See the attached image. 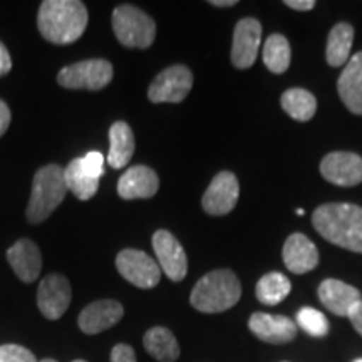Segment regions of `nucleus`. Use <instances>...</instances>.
I'll return each mask as SVG.
<instances>
[{
    "label": "nucleus",
    "mask_w": 362,
    "mask_h": 362,
    "mask_svg": "<svg viewBox=\"0 0 362 362\" xmlns=\"http://www.w3.org/2000/svg\"><path fill=\"white\" fill-rule=\"evenodd\" d=\"M72 362H88V361H83V359H78V361H72Z\"/></svg>",
    "instance_id": "nucleus-39"
},
{
    "label": "nucleus",
    "mask_w": 362,
    "mask_h": 362,
    "mask_svg": "<svg viewBox=\"0 0 362 362\" xmlns=\"http://www.w3.org/2000/svg\"><path fill=\"white\" fill-rule=\"evenodd\" d=\"M81 163H83V168L88 171L90 176L101 180L104 173V156L99 151H90L88 155L81 158Z\"/></svg>",
    "instance_id": "nucleus-30"
},
{
    "label": "nucleus",
    "mask_w": 362,
    "mask_h": 362,
    "mask_svg": "<svg viewBox=\"0 0 362 362\" xmlns=\"http://www.w3.org/2000/svg\"><path fill=\"white\" fill-rule=\"evenodd\" d=\"M319 298L325 309L339 317H349L351 310L362 300L356 287L336 279H327L319 285Z\"/></svg>",
    "instance_id": "nucleus-18"
},
{
    "label": "nucleus",
    "mask_w": 362,
    "mask_h": 362,
    "mask_svg": "<svg viewBox=\"0 0 362 362\" xmlns=\"http://www.w3.org/2000/svg\"><path fill=\"white\" fill-rule=\"evenodd\" d=\"M291 44L282 34H272L264 45V64L274 74H284L291 66Z\"/></svg>",
    "instance_id": "nucleus-27"
},
{
    "label": "nucleus",
    "mask_w": 362,
    "mask_h": 362,
    "mask_svg": "<svg viewBox=\"0 0 362 362\" xmlns=\"http://www.w3.org/2000/svg\"><path fill=\"white\" fill-rule=\"evenodd\" d=\"M284 262L292 274H307L319 265V250L305 235L293 233L284 245Z\"/></svg>",
    "instance_id": "nucleus-19"
},
{
    "label": "nucleus",
    "mask_w": 362,
    "mask_h": 362,
    "mask_svg": "<svg viewBox=\"0 0 362 362\" xmlns=\"http://www.w3.org/2000/svg\"><path fill=\"white\" fill-rule=\"evenodd\" d=\"M143 346L158 362H175L180 357V346L170 329L153 327L143 337Z\"/></svg>",
    "instance_id": "nucleus-22"
},
{
    "label": "nucleus",
    "mask_w": 362,
    "mask_h": 362,
    "mask_svg": "<svg viewBox=\"0 0 362 362\" xmlns=\"http://www.w3.org/2000/svg\"><path fill=\"white\" fill-rule=\"evenodd\" d=\"M292 291V284L285 275L279 272H270L265 274L255 287V296L260 304L264 305H277L287 298Z\"/></svg>",
    "instance_id": "nucleus-26"
},
{
    "label": "nucleus",
    "mask_w": 362,
    "mask_h": 362,
    "mask_svg": "<svg viewBox=\"0 0 362 362\" xmlns=\"http://www.w3.org/2000/svg\"><path fill=\"white\" fill-rule=\"evenodd\" d=\"M111 362H138L136 352L128 344H116L111 351Z\"/></svg>",
    "instance_id": "nucleus-31"
},
{
    "label": "nucleus",
    "mask_w": 362,
    "mask_h": 362,
    "mask_svg": "<svg viewBox=\"0 0 362 362\" xmlns=\"http://www.w3.org/2000/svg\"><path fill=\"white\" fill-rule=\"evenodd\" d=\"M160 189V178L149 166L136 165L126 170L117 181V193L123 200H146Z\"/></svg>",
    "instance_id": "nucleus-16"
},
{
    "label": "nucleus",
    "mask_w": 362,
    "mask_h": 362,
    "mask_svg": "<svg viewBox=\"0 0 362 362\" xmlns=\"http://www.w3.org/2000/svg\"><path fill=\"white\" fill-rule=\"evenodd\" d=\"M193 88V74L187 66L175 64L168 69L161 71L153 81L148 89L149 101L160 103H175L185 101L189 90Z\"/></svg>",
    "instance_id": "nucleus-7"
},
{
    "label": "nucleus",
    "mask_w": 362,
    "mask_h": 362,
    "mask_svg": "<svg viewBox=\"0 0 362 362\" xmlns=\"http://www.w3.org/2000/svg\"><path fill=\"white\" fill-rule=\"evenodd\" d=\"M296 322L302 330L312 337H325L329 334V320L322 312L312 309V307H302L297 312Z\"/></svg>",
    "instance_id": "nucleus-28"
},
{
    "label": "nucleus",
    "mask_w": 362,
    "mask_h": 362,
    "mask_svg": "<svg viewBox=\"0 0 362 362\" xmlns=\"http://www.w3.org/2000/svg\"><path fill=\"white\" fill-rule=\"evenodd\" d=\"M352 40H354V29H352L351 24L341 22V24L332 27L327 39V49H325V57H327L329 66L339 67L349 61Z\"/></svg>",
    "instance_id": "nucleus-23"
},
{
    "label": "nucleus",
    "mask_w": 362,
    "mask_h": 362,
    "mask_svg": "<svg viewBox=\"0 0 362 362\" xmlns=\"http://www.w3.org/2000/svg\"><path fill=\"white\" fill-rule=\"evenodd\" d=\"M64 168L59 165H45L34 175L33 193L27 205V220L30 223H42L66 198Z\"/></svg>",
    "instance_id": "nucleus-4"
},
{
    "label": "nucleus",
    "mask_w": 362,
    "mask_h": 362,
    "mask_svg": "<svg viewBox=\"0 0 362 362\" xmlns=\"http://www.w3.org/2000/svg\"><path fill=\"white\" fill-rule=\"evenodd\" d=\"M11 119H12V115H11V110H8L7 103L0 99V138L6 134V131L8 129V124H11Z\"/></svg>",
    "instance_id": "nucleus-32"
},
{
    "label": "nucleus",
    "mask_w": 362,
    "mask_h": 362,
    "mask_svg": "<svg viewBox=\"0 0 362 362\" xmlns=\"http://www.w3.org/2000/svg\"><path fill=\"white\" fill-rule=\"evenodd\" d=\"M72 298L71 284L64 275L51 274L40 280L37 291V307L45 319L57 320L69 309Z\"/></svg>",
    "instance_id": "nucleus-9"
},
{
    "label": "nucleus",
    "mask_w": 362,
    "mask_h": 362,
    "mask_svg": "<svg viewBox=\"0 0 362 362\" xmlns=\"http://www.w3.org/2000/svg\"><path fill=\"white\" fill-rule=\"evenodd\" d=\"M116 269L123 277L138 288H153L160 284L161 270L148 253L126 248L116 257Z\"/></svg>",
    "instance_id": "nucleus-8"
},
{
    "label": "nucleus",
    "mask_w": 362,
    "mask_h": 362,
    "mask_svg": "<svg viewBox=\"0 0 362 362\" xmlns=\"http://www.w3.org/2000/svg\"><path fill=\"white\" fill-rule=\"evenodd\" d=\"M322 238L346 250L362 253V208L352 203H327L312 215Z\"/></svg>",
    "instance_id": "nucleus-1"
},
{
    "label": "nucleus",
    "mask_w": 362,
    "mask_h": 362,
    "mask_svg": "<svg viewBox=\"0 0 362 362\" xmlns=\"http://www.w3.org/2000/svg\"><path fill=\"white\" fill-rule=\"evenodd\" d=\"M39 362H57L56 359H51V357H47V359H42V361H39Z\"/></svg>",
    "instance_id": "nucleus-37"
},
{
    "label": "nucleus",
    "mask_w": 362,
    "mask_h": 362,
    "mask_svg": "<svg viewBox=\"0 0 362 362\" xmlns=\"http://www.w3.org/2000/svg\"><path fill=\"white\" fill-rule=\"evenodd\" d=\"M112 74L115 71L106 59H89L59 71L57 83L66 89L99 90L111 83Z\"/></svg>",
    "instance_id": "nucleus-6"
},
{
    "label": "nucleus",
    "mask_w": 362,
    "mask_h": 362,
    "mask_svg": "<svg viewBox=\"0 0 362 362\" xmlns=\"http://www.w3.org/2000/svg\"><path fill=\"white\" fill-rule=\"evenodd\" d=\"M242 297V285L232 270H214L198 280L189 302L203 314H220L232 309Z\"/></svg>",
    "instance_id": "nucleus-3"
},
{
    "label": "nucleus",
    "mask_w": 362,
    "mask_h": 362,
    "mask_svg": "<svg viewBox=\"0 0 362 362\" xmlns=\"http://www.w3.org/2000/svg\"><path fill=\"white\" fill-rule=\"evenodd\" d=\"M240 197V185L232 171H220L211 180L202 198V206L208 215L221 216L230 214L237 206Z\"/></svg>",
    "instance_id": "nucleus-11"
},
{
    "label": "nucleus",
    "mask_w": 362,
    "mask_h": 362,
    "mask_svg": "<svg viewBox=\"0 0 362 362\" xmlns=\"http://www.w3.org/2000/svg\"><path fill=\"white\" fill-rule=\"evenodd\" d=\"M320 175L337 187H357L362 183V158L349 151L329 153L320 161Z\"/></svg>",
    "instance_id": "nucleus-12"
},
{
    "label": "nucleus",
    "mask_w": 362,
    "mask_h": 362,
    "mask_svg": "<svg viewBox=\"0 0 362 362\" xmlns=\"http://www.w3.org/2000/svg\"><path fill=\"white\" fill-rule=\"evenodd\" d=\"M0 362H39L35 356L25 347L17 344H4L0 346Z\"/></svg>",
    "instance_id": "nucleus-29"
},
{
    "label": "nucleus",
    "mask_w": 362,
    "mask_h": 362,
    "mask_svg": "<svg viewBox=\"0 0 362 362\" xmlns=\"http://www.w3.org/2000/svg\"><path fill=\"white\" fill-rule=\"evenodd\" d=\"M354 362H362V357H361V359H356Z\"/></svg>",
    "instance_id": "nucleus-40"
},
{
    "label": "nucleus",
    "mask_w": 362,
    "mask_h": 362,
    "mask_svg": "<svg viewBox=\"0 0 362 362\" xmlns=\"http://www.w3.org/2000/svg\"><path fill=\"white\" fill-rule=\"evenodd\" d=\"M88 8L79 0H44L37 27L42 37L57 45L76 42L88 27Z\"/></svg>",
    "instance_id": "nucleus-2"
},
{
    "label": "nucleus",
    "mask_w": 362,
    "mask_h": 362,
    "mask_svg": "<svg viewBox=\"0 0 362 362\" xmlns=\"http://www.w3.org/2000/svg\"><path fill=\"white\" fill-rule=\"evenodd\" d=\"M210 4L214 7H233L237 6V0H210Z\"/></svg>",
    "instance_id": "nucleus-36"
},
{
    "label": "nucleus",
    "mask_w": 362,
    "mask_h": 362,
    "mask_svg": "<svg viewBox=\"0 0 362 362\" xmlns=\"http://www.w3.org/2000/svg\"><path fill=\"white\" fill-rule=\"evenodd\" d=\"M297 215H304V210H302V208H298V210H297Z\"/></svg>",
    "instance_id": "nucleus-38"
},
{
    "label": "nucleus",
    "mask_w": 362,
    "mask_h": 362,
    "mask_svg": "<svg viewBox=\"0 0 362 362\" xmlns=\"http://www.w3.org/2000/svg\"><path fill=\"white\" fill-rule=\"evenodd\" d=\"M285 6L293 8V11H298V12H307V11H312V8L315 7V2L314 0H285Z\"/></svg>",
    "instance_id": "nucleus-34"
},
{
    "label": "nucleus",
    "mask_w": 362,
    "mask_h": 362,
    "mask_svg": "<svg viewBox=\"0 0 362 362\" xmlns=\"http://www.w3.org/2000/svg\"><path fill=\"white\" fill-rule=\"evenodd\" d=\"M248 329L257 339L269 344H287L297 336V325L291 317L265 314V312L252 314Z\"/></svg>",
    "instance_id": "nucleus-14"
},
{
    "label": "nucleus",
    "mask_w": 362,
    "mask_h": 362,
    "mask_svg": "<svg viewBox=\"0 0 362 362\" xmlns=\"http://www.w3.org/2000/svg\"><path fill=\"white\" fill-rule=\"evenodd\" d=\"M280 104L292 119L300 121V123L310 121L317 111V99L314 94L300 88L285 90L280 98Z\"/></svg>",
    "instance_id": "nucleus-25"
},
{
    "label": "nucleus",
    "mask_w": 362,
    "mask_h": 362,
    "mask_svg": "<svg viewBox=\"0 0 362 362\" xmlns=\"http://www.w3.org/2000/svg\"><path fill=\"white\" fill-rule=\"evenodd\" d=\"M112 29L116 39L131 49H148L156 37L155 21L141 8L129 4L112 11Z\"/></svg>",
    "instance_id": "nucleus-5"
},
{
    "label": "nucleus",
    "mask_w": 362,
    "mask_h": 362,
    "mask_svg": "<svg viewBox=\"0 0 362 362\" xmlns=\"http://www.w3.org/2000/svg\"><path fill=\"white\" fill-rule=\"evenodd\" d=\"M337 90L344 106L362 116V51L349 59L337 81Z\"/></svg>",
    "instance_id": "nucleus-20"
},
{
    "label": "nucleus",
    "mask_w": 362,
    "mask_h": 362,
    "mask_svg": "<svg viewBox=\"0 0 362 362\" xmlns=\"http://www.w3.org/2000/svg\"><path fill=\"white\" fill-rule=\"evenodd\" d=\"M64 181L69 192L79 200H90L98 193L99 180L90 176L88 171L83 168L81 158L72 160L64 170Z\"/></svg>",
    "instance_id": "nucleus-24"
},
{
    "label": "nucleus",
    "mask_w": 362,
    "mask_h": 362,
    "mask_svg": "<svg viewBox=\"0 0 362 362\" xmlns=\"http://www.w3.org/2000/svg\"><path fill=\"white\" fill-rule=\"evenodd\" d=\"M262 40V24L257 19L247 17L238 21L233 30L232 62L238 69H248L257 61Z\"/></svg>",
    "instance_id": "nucleus-13"
},
{
    "label": "nucleus",
    "mask_w": 362,
    "mask_h": 362,
    "mask_svg": "<svg viewBox=\"0 0 362 362\" xmlns=\"http://www.w3.org/2000/svg\"><path fill=\"white\" fill-rule=\"evenodd\" d=\"M349 319H351L352 325H354V329L357 330V334L362 336V300L354 307V309L351 310Z\"/></svg>",
    "instance_id": "nucleus-35"
},
{
    "label": "nucleus",
    "mask_w": 362,
    "mask_h": 362,
    "mask_svg": "<svg viewBox=\"0 0 362 362\" xmlns=\"http://www.w3.org/2000/svg\"><path fill=\"white\" fill-rule=\"evenodd\" d=\"M7 260L22 282L33 284L39 279L42 269V257L33 240L21 238L7 250Z\"/></svg>",
    "instance_id": "nucleus-17"
},
{
    "label": "nucleus",
    "mask_w": 362,
    "mask_h": 362,
    "mask_svg": "<svg viewBox=\"0 0 362 362\" xmlns=\"http://www.w3.org/2000/svg\"><path fill=\"white\" fill-rule=\"evenodd\" d=\"M12 69V59H11V54H8L7 47L0 42V78L2 76H6L11 72Z\"/></svg>",
    "instance_id": "nucleus-33"
},
{
    "label": "nucleus",
    "mask_w": 362,
    "mask_h": 362,
    "mask_svg": "<svg viewBox=\"0 0 362 362\" xmlns=\"http://www.w3.org/2000/svg\"><path fill=\"white\" fill-rule=\"evenodd\" d=\"M153 248H155L158 265L171 282H181L187 277V253L175 235H171L168 230H158L153 235Z\"/></svg>",
    "instance_id": "nucleus-10"
},
{
    "label": "nucleus",
    "mask_w": 362,
    "mask_h": 362,
    "mask_svg": "<svg viewBox=\"0 0 362 362\" xmlns=\"http://www.w3.org/2000/svg\"><path fill=\"white\" fill-rule=\"evenodd\" d=\"M123 315L124 309L119 302L104 298V300L90 302L89 305H86L78 317V324L84 334L94 336V334L111 329L123 319Z\"/></svg>",
    "instance_id": "nucleus-15"
},
{
    "label": "nucleus",
    "mask_w": 362,
    "mask_h": 362,
    "mask_svg": "<svg viewBox=\"0 0 362 362\" xmlns=\"http://www.w3.org/2000/svg\"><path fill=\"white\" fill-rule=\"evenodd\" d=\"M134 155V134L124 121H116L110 129V153L107 163L111 168H124Z\"/></svg>",
    "instance_id": "nucleus-21"
}]
</instances>
